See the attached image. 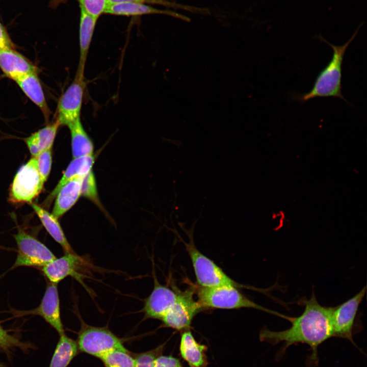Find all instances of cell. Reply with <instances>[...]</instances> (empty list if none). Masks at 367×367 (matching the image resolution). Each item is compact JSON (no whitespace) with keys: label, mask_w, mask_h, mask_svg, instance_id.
I'll return each instance as SVG.
<instances>
[{"label":"cell","mask_w":367,"mask_h":367,"mask_svg":"<svg viewBox=\"0 0 367 367\" xmlns=\"http://www.w3.org/2000/svg\"><path fill=\"white\" fill-rule=\"evenodd\" d=\"M86 83L84 74L76 72L74 78L60 98L56 119L60 125L68 126L80 118Z\"/></svg>","instance_id":"9c48e42d"},{"label":"cell","mask_w":367,"mask_h":367,"mask_svg":"<svg viewBox=\"0 0 367 367\" xmlns=\"http://www.w3.org/2000/svg\"><path fill=\"white\" fill-rule=\"evenodd\" d=\"M57 2L63 0H54ZM80 7L88 13L97 18L103 13L107 6V0H77Z\"/></svg>","instance_id":"f546056e"},{"label":"cell","mask_w":367,"mask_h":367,"mask_svg":"<svg viewBox=\"0 0 367 367\" xmlns=\"http://www.w3.org/2000/svg\"><path fill=\"white\" fill-rule=\"evenodd\" d=\"M94 162L95 157L93 154L73 158L57 186L44 200L43 207H48L50 205L59 191L68 180L77 176L86 175L90 172Z\"/></svg>","instance_id":"ac0fdd59"},{"label":"cell","mask_w":367,"mask_h":367,"mask_svg":"<svg viewBox=\"0 0 367 367\" xmlns=\"http://www.w3.org/2000/svg\"><path fill=\"white\" fill-rule=\"evenodd\" d=\"M81 8L80 23V60L76 72L84 74L87 55L97 18Z\"/></svg>","instance_id":"44dd1931"},{"label":"cell","mask_w":367,"mask_h":367,"mask_svg":"<svg viewBox=\"0 0 367 367\" xmlns=\"http://www.w3.org/2000/svg\"><path fill=\"white\" fill-rule=\"evenodd\" d=\"M44 182L39 173L36 157H32L15 174L9 189V201L31 203L41 192Z\"/></svg>","instance_id":"5b68a950"},{"label":"cell","mask_w":367,"mask_h":367,"mask_svg":"<svg viewBox=\"0 0 367 367\" xmlns=\"http://www.w3.org/2000/svg\"><path fill=\"white\" fill-rule=\"evenodd\" d=\"M365 293L366 286H364L353 297L332 307L331 323L333 337L347 339L353 343V335L359 320V307Z\"/></svg>","instance_id":"ba28073f"},{"label":"cell","mask_w":367,"mask_h":367,"mask_svg":"<svg viewBox=\"0 0 367 367\" xmlns=\"http://www.w3.org/2000/svg\"><path fill=\"white\" fill-rule=\"evenodd\" d=\"M0 69L6 76L14 81L38 70L35 65L14 48L0 50Z\"/></svg>","instance_id":"5bb4252c"},{"label":"cell","mask_w":367,"mask_h":367,"mask_svg":"<svg viewBox=\"0 0 367 367\" xmlns=\"http://www.w3.org/2000/svg\"><path fill=\"white\" fill-rule=\"evenodd\" d=\"M86 175L75 176L68 180L59 191L52 214L59 218L68 211L81 196L82 183Z\"/></svg>","instance_id":"9a60e30c"},{"label":"cell","mask_w":367,"mask_h":367,"mask_svg":"<svg viewBox=\"0 0 367 367\" xmlns=\"http://www.w3.org/2000/svg\"><path fill=\"white\" fill-rule=\"evenodd\" d=\"M79 351L99 358L115 350H127L122 340L107 327H95L82 322L76 340Z\"/></svg>","instance_id":"277c9868"},{"label":"cell","mask_w":367,"mask_h":367,"mask_svg":"<svg viewBox=\"0 0 367 367\" xmlns=\"http://www.w3.org/2000/svg\"><path fill=\"white\" fill-rule=\"evenodd\" d=\"M71 135L73 158L93 154V142L85 130L79 118L68 126Z\"/></svg>","instance_id":"603a6c76"},{"label":"cell","mask_w":367,"mask_h":367,"mask_svg":"<svg viewBox=\"0 0 367 367\" xmlns=\"http://www.w3.org/2000/svg\"><path fill=\"white\" fill-rule=\"evenodd\" d=\"M15 82L25 95L39 108L45 121H48L50 111L46 102L37 72L24 75Z\"/></svg>","instance_id":"e0dca14e"},{"label":"cell","mask_w":367,"mask_h":367,"mask_svg":"<svg viewBox=\"0 0 367 367\" xmlns=\"http://www.w3.org/2000/svg\"><path fill=\"white\" fill-rule=\"evenodd\" d=\"M104 13L113 15L137 16L150 14H162L171 15L183 20H188L185 16L168 10H159L142 3L125 2L107 5Z\"/></svg>","instance_id":"ffe728a7"},{"label":"cell","mask_w":367,"mask_h":367,"mask_svg":"<svg viewBox=\"0 0 367 367\" xmlns=\"http://www.w3.org/2000/svg\"><path fill=\"white\" fill-rule=\"evenodd\" d=\"M30 347L28 344L20 341L18 338L11 335L3 328L0 324V348L5 351L18 348L26 350Z\"/></svg>","instance_id":"4316f807"},{"label":"cell","mask_w":367,"mask_h":367,"mask_svg":"<svg viewBox=\"0 0 367 367\" xmlns=\"http://www.w3.org/2000/svg\"><path fill=\"white\" fill-rule=\"evenodd\" d=\"M154 367H184L179 360L172 356L161 355L155 360Z\"/></svg>","instance_id":"4dcf8cb0"},{"label":"cell","mask_w":367,"mask_h":367,"mask_svg":"<svg viewBox=\"0 0 367 367\" xmlns=\"http://www.w3.org/2000/svg\"><path fill=\"white\" fill-rule=\"evenodd\" d=\"M145 1V0H144Z\"/></svg>","instance_id":"836d02e7"},{"label":"cell","mask_w":367,"mask_h":367,"mask_svg":"<svg viewBox=\"0 0 367 367\" xmlns=\"http://www.w3.org/2000/svg\"><path fill=\"white\" fill-rule=\"evenodd\" d=\"M144 0H107V5H111L125 2L143 3Z\"/></svg>","instance_id":"d6a6232c"},{"label":"cell","mask_w":367,"mask_h":367,"mask_svg":"<svg viewBox=\"0 0 367 367\" xmlns=\"http://www.w3.org/2000/svg\"><path fill=\"white\" fill-rule=\"evenodd\" d=\"M86 264L85 260L75 252H65L63 256L56 257L41 269L50 282L58 284L64 278L71 276L86 287L82 272V269Z\"/></svg>","instance_id":"8fae6325"},{"label":"cell","mask_w":367,"mask_h":367,"mask_svg":"<svg viewBox=\"0 0 367 367\" xmlns=\"http://www.w3.org/2000/svg\"><path fill=\"white\" fill-rule=\"evenodd\" d=\"M166 343L163 344L149 351L134 354L136 360L135 367H154L156 358L162 354Z\"/></svg>","instance_id":"484cf974"},{"label":"cell","mask_w":367,"mask_h":367,"mask_svg":"<svg viewBox=\"0 0 367 367\" xmlns=\"http://www.w3.org/2000/svg\"><path fill=\"white\" fill-rule=\"evenodd\" d=\"M60 126L59 121L56 119L54 121L48 123L24 139L25 143L32 157H36L41 152L53 148L58 130Z\"/></svg>","instance_id":"d6986e66"},{"label":"cell","mask_w":367,"mask_h":367,"mask_svg":"<svg viewBox=\"0 0 367 367\" xmlns=\"http://www.w3.org/2000/svg\"><path fill=\"white\" fill-rule=\"evenodd\" d=\"M28 313L41 316L59 335L65 333L61 317L57 284L49 282L39 306Z\"/></svg>","instance_id":"4fadbf2b"},{"label":"cell","mask_w":367,"mask_h":367,"mask_svg":"<svg viewBox=\"0 0 367 367\" xmlns=\"http://www.w3.org/2000/svg\"><path fill=\"white\" fill-rule=\"evenodd\" d=\"M207 347L196 342L190 330L183 331L179 344V354L189 367H206Z\"/></svg>","instance_id":"2e32d148"},{"label":"cell","mask_w":367,"mask_h":367,"mask_svg":"<svg viewBox=\"0 0 367 367\" xmlns=\"http://www.w3.org/2000/svg\"><path fill=\"white\" fill-rule=\"evenodd\" d=\"M198 302L202 307L219 309L251 308L286 319L287 316L267 309L247 298L235 287H200L197 291Z\"/></svg>","instance_id":"3957f363"},{"label":"cell","mask_w":367,"mask_h":367,"mask_svg":"<svg viewBox=\"0 0 367 367\" xmlns=\"http://www.w3.org/2000/svg\"><path fill=\"white\" fill-rule=\"evenodd\" d=\"M14 44L7 31L0 22V50L7 48H14Z\"/></svg>","instance_id":"1f68e13d"},{"label":"cell","mask_w":367,"mask_h":367,"mask_svg":"<svg viewBox=\"0 0 367 367\" xmlns=\"http://www.w3.org/2000/svg\"><path fill=\"white\" fill-rule=\"evenodd\" d=\"M362 22L357 28L351 38L344 44L336 46L329 43L321 36L318 38L327 43L333 50L331 60L317 77L312 89L303 94H295L294 99L305 102L315 97H335L347 101L342 92V64L345 53L351 42L356 36Z\"/></svg>","instance_id":"7a4b0ae2"},{"label":"cell","mask_w":367,"mask_h":367,"mask_svg":"<svg viewBox=\"0 0 367 367\" xmlns=\"http://www.w3.org/2000/svg\"><path fill=\"white\" fill-rule=\"evenodd\" d=\"M13 236L17 246V255L12 269L21 266L42 268L56 258L44 244L20 228Z\"/></svg>","instance_id":"52a82bcc"},{"label":"cell","mask_w":367,"mask_h":367,"mask_svg":"<svg viewBox=\"0 0 367 367\" xmlns=\"http://www.w3.org/2000/svg\"><path fill=\"white\" fill-rule=\"evenodd\" d=\"M191 259L196 281L200 287H244L230 278L213 260L200 252L193 242L186 245Z\"/></svg>","instance_id":"8992f818"},{"label":"cell","mask_w":367,"mask_h":367,"mask_svg":"<svg viewBox=\"0 0 367 367\" xmlns=\"http://www.w3.org/2000/svg\"><path fill=\"white\" fill-rule=\"evenodd\" d=\"M81 196L86 197L96 204H99L95 176L92 170L84 178Z\"/></svg>","instance_id":"83f0119b"},{"label":"cell","mask_w":367,"mask_h":367,"mask_svg":"<svg viewBox=\"0 0 367 367\" xmlns=\"http://www.w3.org/2000/svg\"><path fill=\"white\" fill-rule=\"evenodd\" d=\"M154 285L144 301L143 311L146 318L161 320L176 302L178 292L161 284L154 277Z\"/></svg>","instance_id":"7c38bea8"},{"label":"cell","mask_w":367,"mask_h":367,"mask_svg":"<svg viewBox=\"0 0 367 367\" xmlns=\"http://www.w3.org/2000/svg\"><path fill=\"white\" fill-rule=\"evenodd\" d=\"M193 293L192 290L178 292L176 302L161 320L164 326L178 331L189 330L194 317L203 308Z\"/></svg>","instance_id":"30bf717a"},{"label":"cell","mask_w":367,"mask_h":367,"mask_svg":"<svg viewBox=\"0 0 367 367\" xmlns=\"http://www.w3.org/2000/svg\"><path fill=\"white\" fill-rule=\"evenodd\" d=\"M79 352L77 342L65 335H60L49 367H67Z\"/></svg>","instance_id":"cb8c5ba5"},{"label":"cell","mask_w":367,"mask_h":367,"mask_svg":"<svg viewBox=\"0 0 367 367\" xmlns=\"http://www.w3.org/2000/svg\"><path fill=\"white\" fill-rule=\"evenodd\" d=\"M43 226L54 240L59 244L65 252L74 253L58 221L52 213L33 202L30 203Z\"/></svg>","instance_id":"7402d4cb"},{"label":"cell","mask_w":367,"mask_h":367,"mask_svg":"<svg viewBox=\"0 0 367 367\" xmlns=\"http://www.w3.org/2000/svg\"><path fill=\"white\" fill-rule=\"evenodd\" d=\"M299 304L304 306L302 313L297 317H290L291 326L284 330L272 331L264 328L259 333V339L273 345L284 343L281 352L290 346L305 344L312 351L310 360L318 361L317 349L328 338L333 337L331 323L332 307L322 305L312 291L309 299L302 298Z\"/></svg>","instance_id":"6da1fadb"},{"label":"cell","mask_w":367,"mask_h":367,"mask_svg":"<svg viewBox=\"0 0 367 367\" xmlns=\"http://www.w3.org/2000/svg\"><path fill=\"white\" fill-rule=\"evenodd\" d=\"M100 359L105 367H135L136 360L128 350H115L107 353Z\"/></svg>","instance_id":"d4e9b609"},{"label":"cell","mask_w":367,"mask_h":367,"mask_svg":"<svg viewBox=\"0 0 367 367\" xmlns=\"http://www.w3.org/2000/svg\"><path fill=\"white\" fill-rule=\"evenodd\" d=\"M52 149L53 148L48 149L36 156L39 173L44 183L48 179L51 168Z\"/></svg>","instance_id":"f1b7e54d"}]
</instances>
